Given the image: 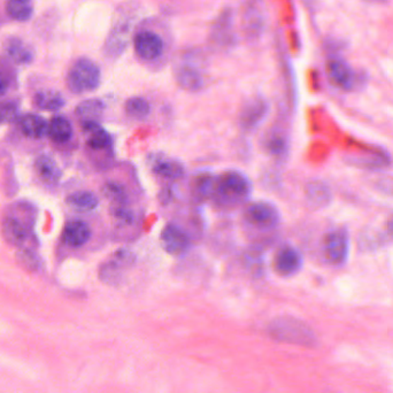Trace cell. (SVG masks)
<instances>
[{"instance_id":"obj_1","label":"cell","mask_w":393,"mask_h":393,"mask_svg":"<svg viewBox=\"0 0 393 393\" xmlns=\"http://www.w3.org/2000/svg\"><path fill=\"white\" fill-rule=\"evenodd\" d=\"M269 337L280 343L314 348L317 337L311 326L293 317H278L267 328Z\"/></svg>"},{"instance_id":"obj_2","label":"cell","mask_w":393,"mask_h":393,"mask_svg":"<svg viewBox=\"0 0 393 393\" xmlns=\"http://www.w3.org/2000/svg\"><path fill=\"white\" fill-rule=\"evenodd\" d=\"M205 58L197 50H189L180 55L175 62L174 75L176 82L186 91H199L205 86Z\"/></svg>"},{"instance_id":"obj_3","label":"cell","mask_w":393,"mask_h":393,"mask_svg":"<svg viewBox=\"0 0 393 393\" xmlns=\"http://www.w3.org/2000/svg\"><path fill=\"white\" fill-rule=\"evenodd\" d=\"M101 68L88 58H79L68 72V89L75 95L95 91L101 86Z\"/></svg>"},{"instance_id":"obj_4","label":"cell","mask_w":393,"mask_h":393,"mask_svg":"<svg viewBox=\"0 0 393 393\" xmlns=\"http://www.w3.org/2000/svg\"><path fill=\"white\" fill-rule=\"evenodd\" d=\"M208 42L212 49L220 52L232 49L236 45L237 37L232 9H223L215 18L213 25L210 28Z\"/></svg>"},{"instance_id":"obj_5","label":"cell","mask_w":393,"mask_h":393,"mask_svg":"<svg viewBox=\"0 0 393 393\" xmlns=\"http://www.w3.org/2000/svg\"><path fill=\"white\" fill-rule=\"evenodd\" d=\"M252 186L243 173L238 171H228L217 178V193L215 195L227 201H241L251 195Z\"/></svg>"},{"instance_id":"obj_6","label":"cell","mask_w":393,"mask_h":393,"mask_svg":"<svg viewBox=\"0 0 393 393\" xmlns=\"http://www.w3.org/2000/svg\"><path fill=\"white\" fill-rule=\"evenodd\" d=\"M266 16L265 4L262 0H246L241 13V27L249 42H256L265 33Z\"/></svg>"},{"instance_id":"obj_7","label":"cell","mask_w":393,"mask_h":393,"mask_svg":"<svg viewBox=\"0 0 393 393\" xmlns=\"http://www.w3.org/2000/svg\"><path fill=\"white\" fill-rule=\"evenodd\" d=\"M134 25V16H121L110 29V34L107 36L104 45V55L107 58H119L125 52L130 40L131 30Z\"/></svg>"},{"instance_id":"obj_8","label":"cell","mask_w":393,"mask_h":393,"mask_svg":"<svg viewBox=\"0 0 393 393\" xmlns=\"http://www.w3.org/2000/svg\"><path fill=\"white\" fill-rule=\"evenodd\" d=\"M1 232L8 244L18 249L29 247L28 241H30L33 232V221L18 217V213H9L1 221Z\"/></svg>"},{"instance_id":"obj_9","label":"cell","mask_w":393,"mask_h":393,"mask_svg":"<svg viewBox=\"0 0 393 393\" xmlns=\"http://www.w3.org/2000/svg\"><path fill=\"white\" fill-rule=\"evenodd\" d=\"M324 251L326 259L335 266H341L348 260L350 238L344 228L335 229L324 238Z\"/></svg>"},{"instance_id":"obj_10","label":"cell","mask_w":393,"mask_h":393,"mask_svg":"<svg viewBox=\"0 0 393 393\" xmlns=\"http://www.w3.org/2000/svg\"><path fill=\"white\" fill-rule=\"evenodd\" d=\"M136 55L144 62H154L161 57L165 50L161 37L151 30H142L134 37Z\"/></svg>"},{"instance_id":"obj_11","label":"cell","mask_w":393,"mask_h":393,"mask_svg":"<svg viewBox=\"0 0 393 393\" xmlns=\"http://www.w3.org/2000/svg\"><path fill=\"white\" fill-rule=\"evenodd\" d=\"M246 219L258 228H274L280 222V214L275 205L267 201H256L247 207Z\"/></svg>"},{"instance_id":"obj_12","label":"cell","mask_w":393,"mask_h":393,"mask_svg":"<svg viewBox=\"0 0 393 393\" xmlns=\"http://www.w3.org/2000/svg\"><path fill=\"white\" fill-rule=\"evenodd\" d=\"M134 262L135 256L131 251H118L114 254L112 260L106 262L101 267L99 276H101V280H104L105 283L110 284V285L118 284L123 278V270L130 267Z\"/></svg>"},{"instance_id":"obj_13","label":"cell","mask_w":393,"mask_h":393,"mask_svg":"<svg viewBox=\"0 0 393 393\" xmlns=\"http://www.w3.org/2000/svg\"><path fill=\"white\" fill-rule=\"evenodd\" d=\"M162 249L171 256H182L189 250L190 238L183 229L175 224H167L160 235Z\"/></svg>"},{"instance_id":"obj_14","label":"cell","mask_w":393,"mask_h":393,"mask_svg":"<svg viewBox=\"0 0 393 393\" xmlns=\"http://www.w3.org/2000/svg\"><path fill=\"white\" fill-rule=\"evenodd\" d=\"M268 110L269 105L265 98L261 96L252 98L244 105L239 115L241 128L244 130H254L265 120Z\"/></svg>"},{"instance_id":"obj_15","label":"cell","mask_w":393,"mask_h":393,"mask_svg":"<svg viewBox=\"0 0 393 393\" xmlns=\"http://www.w3.org/2000/svg\"><path fill=\"white\" fill-rule=\"evenodd\" d=\"M274 267L282 276H291L302 267V256L296 247L285 245L275 256Z\"/></svg>"},{"instance_id":"obj_16","label":"cell","mask_w":393,"mask_h":393,"mask_svg":"<svg viewBox=\"0 0 393 393\" xmlns=\"http://www.w3.org/2000/svg\"><path fill=\"white\" fill-rule=\"evenodd\" d=\"M4 51L16 64H29L34 62L35 51L27 42L18 37H8L4 42Z\"/></svg>"},{"instance_id":"obj_17","label":"cell","mask_w":393,"mask_h":393,"mask_svg":"<svg viewBox=\"0 0 393 393\" xmlns=\"http://www.w3.org/2000/svg\"><path fill=\"white\" fill-rule=\"evenodd\" d=\"M326 70L331 82L343 90H351L355 83V75L352 68L344 60L331 59L326 64Z\"/></svg>"},{"instance_id":"obj_18","label":"cell","mask_w":393,"mask_h":393,"mask_svg":"<svg viewBox=\"0 0 393 393\" xmlns=\"http://www.w3.org/2000/svg\"><path fill=\"white\" fill-rule=\"evenodd\" d=\"M91 238V228L81 220H74L64 226L62 232L64 243L70 247H82Z\"/></svg>"},{"instance_id":"obj_19","label":"cell","mask_w":393,"mask_h":393,"mask_svg":"<svg viewBox=\"0 0 393 393\" xmlns=\"http://www.w3.org/2000/svg\"><path fill=\"white\" fill-rule=\"evenodd\" d=\"M88 147L95 151H103L112 147V136L98 123H82Z\"/></svg>"},{"instance_id":"obj_20","label":"cell","mask_w":393,"mask_h":393,"mask_svg":"<svg viewBox=\"0 0 393 393\" xmlns=\"http://www.w3.org/2000/svg\"><path fill=\"white\" fill-rule=\"evenodd\" d=\"M18 123L22 134L31 139H40L47 135L49 123H46L44 118L37 114H25L20 116Z\"/></svg>"},{"instance_id":"obj_21","label":"cell","mask_w":393,"mask_h":393,"mask_svg":"<svg viewBox=\"0 0 393 393\" xmlns=\"http://www.w3.org/2000/svg\"><path fill=\"white\" fill-rule=\"evenodd\" d=\"M306 198L312 207H326L331 201V191L322 181H312L306 186Z\"/></svg>"},{"instance_id":"obj_22","label":"cell","mask_w":393,"mask_h":393,"mask_svg":"<svg viewBox=\"0 0 393 393\" xmlns=\"http://www.w3.org/2000/svg\"><path fill=\"white\" fill-rule=\"evenodd\" d=\"M37 174L47 184H55L62 177V171L52 156L42 154L35 162Z\"/></svg>"},{"instance_id":"obj_23","label":"cell","mask_w":393,"mask_h":393,"mask_svg":"<svg viewBox=\"0 0 393 393\" xmlns=\"http://www.w3.org/2000/svg\"><path fill=\"white\" fill-rule=\"evenodd\" d=\"M73 125L67 118L57 115L50 121L47 136L55 143H66L73 137Z\"/></svg>"},{"instance_id":"obj_24","label":"cell","mask_w":393,"mask_h":393,"mask_svg":"<svg viewBox=\"0 0 393 393\" xmlns=\"http://www.w3.org/2000/svg\"><path fill=\"white\" fill-rule=\"evenodd\" d=\"M105 105L101 99H86L76 107V115L81 123H98L103 113Z\"/></svg>"},{"instance_id":"obj_25","label":"cell","mask_w":393,"mask_h":393,"mask_svg":"<svg viewBox=\"0 0 393 393\" xmlns=\"http://www.w3.org/2000/svg\"><path fill=\"white\" fill-rule=\"evenodd\" d=\"M34 103L40 110L57 112L66 105L64 96L55 90H40L34 97Z\"/></svg>"},{"instance_id":"obj_26","label":"cell","mask_w":393,"mask_h":393,"mask_svg":"<svg viewBox=\"0 0 393 393\" xmlns=\"http://www.w3.org/2000/svg\"><path fill=\"white\" fill-rule=\"evenodd\" d=\"M5 8L9 18L27 22L34 16V0H6Z\"/></svg>"},{"instance_id":"obj_27","label":"cell","mask_w":393,"mask_h":393,"mask_svg":"<svg viewBox=\"0 0 393 393\" xmlns=\"http://www.w3.org/2000/svg\"><path fill=\"white\" fill-rule=\"evenodd\" d=\"M152 169L159 176L169 178V180H177L184 175V167L180 161L171 160V159H156L153 162Z\"/></svg>"},{"instance_id":"obj_28","label":"cell","mask_w":393,"mask_h":393,"mask_svg":"<svg viewBox=\"0 0 393 393\" xmlns=\"http://www.w3.org/2000/svg\"><path fill=\"white\" fill-rule=\"evenodd\" d=\"M66 203L75 210L90 212L98 207L99 198L91 191H76L68 195Z\"/></svg>"},{"instance_id":"obj_29","label":"cell","mask_w":393,"mask_h":393,"mask_svg":"<svg viewBox=\"0 0 393 393\" xmlns=\"http://www.w3.org/2000/svg\"><path fill=\"white\" fill-rule=\"evenodd\" d=\"M125 113L136 120H143L151 113V105L143 97H131L125 101Z\"/></svg>"},{"instance_id":"obj_30","label":"cell","mask_w":393,"mask_h":393,"mask_svg":"<svg viewBox=\"0 0 393 393\" xmlns=\"http://www.w3.org/2000/svg\"><path fill=\"white\" fill-rule=\"evenodd\" d=\"M103 193L114 205H127L128 195L125 186L118 182H107L103 188Z\"/></svg>"},{"instance_id":"obj_31","label":"cell","mask_w":393,"mask_h":393,"mask_svg":"<svg viewBox=\"0 0 393 393\" xmlns=\"http://www.w3.org/2000/svg\"><path fill=\"white\" fill-rule=\"evenodd\" d=\"M16 260L27 270H37L40 267V256H37L36 252L31 250L30 247L18 249Z\"/></svg>"},{"instance_id":"obj_32","label":"cell","mask_w":393,"mask_h":393,"mask_svg":"<svg viewBox=\"0 0 393 393\" xmlns=\"http://www.w3.org/2000/svg\"><path fill=\"white\" fill-rule=\"evenodd\" d=\"M195 189L201 198H210L217 193V178L208 174L203 175L197 178Z\"/></svg>"},{"instance_id":"obj_33","label":"cell","mask_w":393,"mask_h":393,"mask_svg":"<svg viewBox=\"0 0 393 393\" xmlns=\"http://www.w3.org/2000/svg\"><path fill=\"white\" fill-rule=\"evenodd\" d=\"M20 107L18 101H9L0 103V123H18L20 119Z\"/></svg>"},{"instance_id":"obj_34","label":"cell","mask_w":393,"mask_h":393,"mask_svg":"<svg viewBox=\"0 0 393 393\" xmlns=\"http://www.w3.org/2000/svg\"><path fill=\"white\" fill-rule=\"evenodd\" d=\"M268 149L270 151L271 154L280 156H283L284 153H287V144L284 138L276 136V137L270 138L268 140Z\"/></svg>"},{"instance_id":"obj_35","label":"cell","mask_w":393,"mask_h":393,"mask_svg":"<svg viewBox=\"0 0 393 393\" xmlns=\"http://www.w3.org/2000/svg\"><path fill=\"white\" fill-rule=\"evenodd\" d=\"M112 213L121 222L132 223V221H134V213L127 207V205H114Z\"/></svg>"},{"instance_id":"obj_36","label":"cell","mask_w":393,"mask_h":393,"mask_svg":"<svg viewBox=\"0 0 393 393\" xmlns=\"http://www.w3.org/2000/svg\"><path fill=\"white\" fill-rule=\"evenodd\" d=\"M9 88V81L8 77L3 73V72H0V98L4 97V96L6 95L7 91H8Z\"/></svg>"},{"instance_id":"obj_37","label":"cell","mask_w":393,"mask_h":393,"mask_svg":"<svg viewBox=\"0 0 393 393\" xmlns=\"http://www.w3.org/2000/svg\"><path fill=\"white\" fill-rule=\"evenodd\" d=\"M377 186L378 188L383 190L385 193L393 195V180H390V178H385V180L380 181Z\"/></svg>"},{"instance_id":"obj_38","label":"cell","mask_w":393,"mask_h":393,"mask_svg":"<svg viewBox=\"0 0 393 393\" xmlns=\"http://www.w3.org/2000/svg\"><path fill=\"white\" fill-rule=\"evenodd\" d=\"M387 232L389 235L393 236V215L390 219L387 220Z\"/></svg>"},{"instance_id":"obj_39","label":"cell","mask_w":393,"mask_h":393,"mask_svg":"<svg viewBox=\"0 0 393 393\" xmlns=\"http://www.w3.org/2000/svg\"><path fill=\"white\" fill-rule=\"evenodd\" d=\"M368 1H372V3H376V4H383V3H385L387 0H368Z\"/></svg>"}]
</instances>
